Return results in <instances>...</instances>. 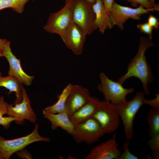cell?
I'll return each instance as SVG.
<instances>
[{
    "instance_id": "6da1fadb",
    "label": "cell",
    "mask_w": 159,
    "mask_h": 159,
    "mask_svg": "<svg viewBox=\"0 0 159 159\" xmlns=\"http://www.w3.org/2000/svg\"><path fill=\"white\" fill-rule=\"evenodd\" d=\"M154 46L151 39L144 36L141 37L138 52L128 64L127 72L119 77L118 82L122 85L131 77L138 78L142 83L143 93L149 95L150 92L148 86L153 81L154 77L146 60L145 53L149 48Z\"/></svg>"
},
{
    "instance_id": "7a4b0ae2",
    "label": "cell",
    "mask_w": 159,
    "mask_h": 159,
    "mask_svg": "<svg viewBox=\"0 0 159 159\" xmlns=\"http://www.w3.org/2000/svg\"><path fill=\"white\" fill-rule=\"evenodd\" d=\"M144 99L143 92L138 91L131 100L125 101L115 105L122 120L127 140L130 141L132 138L134 118L140 107L145 104Z\"/></svg>"
},
{
    "instance_id": "3957f363",
    "label": "cell",
    "mask_w": 159,
    "mask_h": 159,
    "mask_svg": "<svg viewBox=\"0 0 159 159\" xmlns=\"http://www.w3.org/2000/svg\"><path fill=\"white\" fill-rule=\"evenodd\" d=\"M73 10L72 1L65 4L61 9L49 15L44 29L50 33L61 36L74 22Z\"/></svg>"
},
{
    "instance_id": "277c9868",
    "label": "cell",
    "mask_w": 159,
    "mask_h": 159,
    "mask_svg": "<svg viewBox=\"0 0 159 159\" xmlns=\"http://www.w3.org/2000/svg\"><path fill=\"white\" fill-rule=\"evenodd\" d=\"M37 123L32 132L28 135L13 140H7L0 136V152L4 159H9L15 153L20 151L29 145L36 142H49L50 139L41 136Z\"/></svg>"
},
{
    "instance_id": "5b68a950",
    "label": "cell",
    "mask_w": 159,
    "mask_h": 159,
    "mask_svg": "<svg viewBox=\"0 0 159 159\" xmlns=\"http://www.w3.org/2000/svg\"><path fill=\"white\" fill-rule=\"evenodd\" d=\"M73 2L74 22L87 35L98 29L95 24V15L92 4L86 0H74Z\"/></svg>"
},
{
    "instance_id": "8992f818",
    "label": "cell",
    "mask_w": 159,
    "mask_h": 159,
    "mask_svg": "<svg viewBox=\"0 0 159 159\" xmlns=\"http://www.w3.org/2000/svg\"><path fill=\"white\" fill-rule=\"evenodd\" d=\"M99 77L100 83L97 87L98 90L102 94L105 100L115 105L127 100V95L134 91L133 87L125 88L118 82L110 79L104 72L100 73Z\"/></svg>"
},
{
    "instance_id": "52a82bcc",
    "label": "cell",
    "mask_w": 159,
    "mask_h": 159,
    "mask_svg": "<svg viewBox=\"0 0 159 159\" xmlns=\"http://www.w3.org/2000/svg\"><path fill=\"white\" fill-rule=\"evenodd\" d=\"M74 125L72 136L77 143L84 142L92 144L105 134L99 123L93 117Z\"/></svg>"
},
{
    "instance_id": "ba28073f",
    "label": "cell",
    "mask_w": 159,
    "mask_h": 159,
    "mask_svg": "<svg viewBox=\"0 0 159 159\" xmlns=\"http://www.w3.org/2000/svg\"><path fill=\"white\" fill-rule=\"evenodd\" d=\"M92 117L98 122L105 134L114 132L119 126V115L115 105L109 102L101 101Z\"/></svg>"
},
{
    "instance_id": "9c48e42d",
    "label": "cell",
    "mask_w": 159,
    "mask_h": 159,
    "mask_svg": "<svg viewBox=\"0 0 159 159\" xmlns=\"http://www.w3.org/2000/svg\"><path fill=\"white\" fill-rule=\"evenodd\" d=\"M154 11L153 8L146 9L141 5L135 8L124 6L114 1L109 15L113 26L116 25L123 30L124 24L129 19L139 20L143 15Z\"/></svg>"
},
{
    "instance_id": "30bf717a",
    "label": "cell",
    "mask_w": 159,
    "mask_h": 159,
    "mask_svg": "<svg viewBox=\"0 0 159 159\" xmlns=\"http://www.w3.org/2000/svg\"><path fill=\"white\" fill-rule=\"evenodd\" d=\"M22 100L18 103L8 104L7 114L16 119V122L21 124L25 120L35 123L36 117L31 105V102L25 89L22 86Z\"/></svg>"
},
{
    "instance_id": "8fae6325",
    "label": "cell",
    "mask_w": 159,
    "mask_h": 159,
    "mask_svg": "<svg viewBox=\"0 0 159 159\" xmlns=\"http://www.w3.org/2000/svg\"><path fill=\"white\" fill-rule=\"evenodd\" d=\"M10 44V41H8L2 50L3 56L6 58L9 64V69L8 74L16 78L21 84L30 85L34 77L28 75L24 71L20 60L18 59L12 53Z\"/></svg>"
},
{
    "instance_id": "7c38bea8",
    "label": "cell",
    "mask_w": 159,
    "mask_h": 159,
    "mask_svg": "<svg viewBox=\"0 0 159 159\" xmlns=\"http://www.w3.org/2000/svg\"><path fill=\"white\" fill-rule=\"evenodd\" d=\"M87 35L74 22L68 30L60 37L66 47L76 55L83 52Z\"/></svg>"
},
{
    "instance_id": "4fadbf2b",
    "label": "cell",
    "mask_w": 159,
    "mask_h": 159,
    "mask_svg": "<svg viewBox=\"0 0 159 159\" xmlns=\"http://www.w3.org/2000/svg\"><path fill=\"white\" fill-rule=\"evenodd\" d=\"M116 134L111 138L92 148L85 159H119L122 152L118 148Z\"/></svg>"
},
{
    "instance_id": "5bb4252c",
    "label": "cell",
    "mask_w": 159,
    "mask_h": 159,
    "mask_svg": "<svg viewBox=\"0 0 159 159\" xmlns=\"http://www.w3.org/2000/svg\"><path fill=\"white\" fill-rule=\"evenodd\" d=\"M92 97L86 88L73 84L66 102L65 111L69 116L89 102Z\"/></svg>"
},
{
    "instance_id": "9a60e30c",
    "label": "cell",
    "mask_w": 159,
    "mask_h": 159,
    "mask_svg": "<svg viewBox=\"0 0 159 159\" xmlns=\"http://www.w3.org/2000/svg\"><path fill=\"white\" fill-rule=\"evenodd\" d=\"M100 102L98 98L92 96L89 102L69 116L70 120L75 125L92 117L98 110Z\"/></svg>"
},
{
    "instance_id": "2e32d148",
    "label": "cell",
    "mask_w": 159,
    "mask_h": 159,
    "mask_svg": "<svg viewBox=\"0 0 159 159\" xmlns=\"http://www.w3.org/2000/svg\"><path fill=\"white\" fill-rule=\"evenodd\" d=\"M44 116L51 123V127L54 130L60 127L71 135L73 134L75 125L71 121L69 115L65 110L62 112L53 114L43 110Z\"/></svg>"
},
{
    "instance_id": "e0dca14e",
    "label": "cell",
    "mask_w": 159,
    "mask_h": 159,
    "mask_svg": "<svg viewBox=\"0 0 159 159\" xmlns=\"http://www.w3.org/2000/svg\"><path fill=\"white\" fill-rule=\"evenodd\" d=\"M92 6L95 15V24L99 32L103 34L106 29L113 26L109 14L106 10L102 0H96Z\"/></svg>"
},
{
    "instance_id": "ac0fdd59",
    "label": "cell",
    "mask_w": 159,
    "mask_h": 159,
    "mask_svg": "<svg viewBox=\"0 0 159 159\" xmlns=\"http://www.w3.org/2000/svg\"><path fill=\"white\" fill-rule=\"evenodd\" d=\"M0 87H4L8 90L9 94L12 92L15 93L16 98L14 104L18 103L21 102L22 86L16 78L9 75L3 77L0 72Z\"/></svg>"
},
{
    "instance_id": "d6986e66",
    "label": "cell",
    "mask_w": 159,
    "mask_h": 159,
    "mask_svg": "<svg viewBox=\"0 0 159 159\" xmlns=\"http://www.w3.org/2000/svg\"><path fill=\"white\" fill-rule=\"evenodd\" d=\"M72 85L71 83L67 85L58 96L57 101L53 105L46 107L44 110L53 114L59 113L64 111L67 99L71 92Z\"/></svg>"
},
{
    "instance_id": "ffe728a7",
    "label": "cell",
    "mask_w": 159,
    "mask_h": 159,
    "mask_svg": "<svg viewBox=\"0 0 159 159\" xmlns=\"http://www.w3.org/2000/svg\"><path fill=\"white\" fill-rule=\"evenodd\" d=\"M146 120L150 136L159 134V111L151 108L147 115Z\"/></svg>"
},
{
    "instance_id": "44dd1931",
    "label": "cell",
    "mask_w": 159,
    "mask_h": 159,
    "mask_svg": "<svg viewBox=\"0 0 159 159\" xmlns=\"http://www.w3.org/2000/svg\"><path fill=\"white\" fill-rule=\"evenodd\" d=\"M29 0H0V10L11 8L16 12H23L24 7Z\"/></svg>"
},
{
    "instance_id": "7402d4cb",
    "label": "cell",
    "mask_w": 159,
    "mask_h": 159,
    "mask_svg": "<svg viewBox=\"0 0 159 159\" xmlns=\"http://www.w3.org/2000/svg\"><path fill=\"white\" fill-rule=\"evenodd\" d=\"M8 104L4 99V96L0 97V125H2L5 129L8 128L10 123L13 121H16V119L13 117H4L7 114Z\"/></svg>"
},
{
    "instance_id": "603a6c76",
    "label": "cell",
    "mask_w": 159,
    "mask_h": 159,
    "mask_svg": "<svg viewBox=\"0 0 159 159\" xmlns=\"http://www.w3.org/2000/svg\"><path fill=\"white\" fill-rule=\"evenodd\" d=\"M148 144L152 150L153 155L154 158L159 159V134L152 137Z\"/></svg>"
},
{
    "instance_id": "cb8c5ba5",
    "label": "cell",
    "mask_w": 159,
    "mask_h": 159,
    "mask_svg": "<svg viewBox=\"0 0 159 159\" xmlns=\"http://www.w3.org/2000/svg\"><path fill=\"white\" fill-rule=\"evenodd\" d=\"M129 141L125 142L122 145L123 152L120 155L118 159H138V158L131 153L129 149Z\"/></svg>"
},
{
    "instance_id": "d4e9b609",
    "label": "cell",
    "mask_w": 159,
    "mask_h": 159,
    "mask_svg": "<svg viewBox=\"0 0 159 159\" xmlns=\"http://www.w3.org/2000/svg\"><path fill=\"white\" fill-rule=\"evenodd\" d=\"M136 26L140 30V32L146 34L148 36V38L152 39L153 28L147 22L143 24H138Z\"/></svg>"
},
{
    "instance_id": "484cf974",
    "label": "cell",
    "mask_w": 159,
    "mask_h": 159,
    "mask_svg": "<svg viewBox=\"0 0 159 159\" xmlns=\"http://www.w3.org/2000/svg\"><path fill=\"white\" fill-rule=\"evenodd\" d=\"M133 6L136 7L139 4L146 9L153 8L152 5L149 2L148 0H127Z\"/></svg>"
},
{
    "instance_id": "4316f807",
    "label": "cell",
    "mask_w": 159,
    "mask_h": 159,
    "mask_svg": "<svg viewBox=\"0 0 159 159\" xmlns=\"http://www.w3.org/2000/svg\"><path fill=\"white\" fill-rule=\"evenodd\" d=\"M155 97L152 100H148L145 98L144 104L148 105L153 108L159 111V94L155 95Z\"/></svg>"
},
{
    "instance_id": "83f0119b",
    "label": "cell",
    "mask_w": 159,
    "mask_h": 159,
    "mask_svg": "<svg viewBox=\"0 0 159 159\" xmlns=\"http://www.w3.org/2000/svg\"><path fill=\"white\" fill-rule=\"evenodd\" d=\"M147 22L152 27L158 29L159 28V22L158 19L155 16L150 14L148 19Z\"/></svg>"
},
{
    "instance_id": "f1b7e54d",
    "label": "cell",
    "mask_w": 159,
    "mask_h": 159,
    "mask_svg": "<svg viewBox=\"0 0 159 159\" xmlns=\"http://www.w3.org/2000/svg\"><path fill=\"white\" fill-rule=\"evenodd\" d=\"M102 1L106 10L109 14L114 0H102Z\"/></svg>"
},
{
    "instance_id": "f546056e",
    "label": "cell",
    "mask_w": 159,
    "mask_h": 159,
    "mask_svg": "<svg viewBox=\"0 0 159 159\" xmlns=\"http://www.w3.org/2000/svg\"><path fill=\"white\" fill-rule=\"evenodd\" d=\"M8 41L6 39L0 38V49L2 50Z\"/></svg>"
},
{
    "instance_id": "4dcf8cb0",
    "label": "cell",
    "mask_w": 159,
    "mask_h": 159,
    "mask_svg": "<svg viewBox=\"0 0 159 159\" xmlns=\"http://www.w3.org/2000/svg\"><path fill=\"white\" fill-rule=\"evenodd\" d=\"M74 0H65V4L72 2ZM90 4H92L96 0H86Z\"/></svg>"
},
{
    "instance_id": "1f68e13d",
    "label": "cell",
    "mask_w": 159,
    "mask_h": 159,
    "mask_svg": "<svg viewBox=\"0 0 159 159\" xmlns=\"http://www.w3.org/2000/svg\"><path fill=\"white\" fill-rule=\"evenodd\" d=\"M153 8L154 10L156 11H159V4L155 3L154 5H152Z\"/></svg>"
},
{
    "instance_id": "d6a6232c",
    "label": "cell",
    "mask_w": 159,
    "mask_h": 159,
    "mask_svg": "<svg viewBox=\"0 0 159 159\" xmlns=\"http://www.w3.org/2000/svg\"><path fill=\"white\" fill-rule=\"evenodd\" d=\"M155 0H148L149 2L152 5V6L155 3Z\"/></svg>"
},
{
    "instance_id": "836d02e7",
    "label": "cell",
    "mask_w": 159,
    "mask_h": 159,
    "mask_svg": "<svg viewBox=\"0 0 159 159\" xmlns=\"http://www.w3.org/2000/svg\"><path fill=\"white\" fill-rule=\"evenodd\" d=\"M4 159V158L3 157L1 153L0 152V159Z\"/></svg>"
},
{
    "instance_id": "e575fe53",
    "label": "cell",
    "mask_w": 159,
    "mask_h": 159,
    "mask_svg": "<svg viewBox=\"0 0 159 159\" xmlns=\"http://www.w3.org/2000/svg\"><path fill=\"white\" fill-rule=\"evenodd\" d=\"M3 56L2 50L0 49V57Z\"/></svg>"
}]
</instances>
